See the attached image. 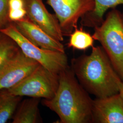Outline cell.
Returning a JSON list of instances; mask_svg holds the SVG:
<instances>
[{
	"mask_svg": "<svg viewBox=\"0 0 123 123\" xmlns=\"http://www.w3.org/2000/svg\"><path fill=\"white\" fill-rule=\"evenodd\" d=\"M92 101L68 66L59 74L54 96L43 103L57 114L59 123H92Z\"/></svg>",
	"mask_w": 123,
	"mask_h": 123,
	"instance_id": "2",
	"label": "cell"
},
{
	"mask_svg": "<svg viewBox=\"0 0 123 123\" xmlns=\"http://www.w3.org/2000/svg\"><path fill=\"white\" fill-rule=\"evenodd\" d=\"M95 6L92 12L82 18L84 26L94 28L100 25L104 21V16L109 9L123 5V0H94Z\"/></svg>",
	"mask_w": 123,
	"mask_h": 123,
	"instance_id": "12",
	"label": "cell"
},
{
	"mask_svg": "<svg viewBox=\"0 0 123 123\" xmlns=\"http://www.w3.org/2000/svg\"><path fill=\"white\" fill-rule=\"evenodd\" d=\"M122 17H123V12H122Z\"/></svg>",
	"mask_w": 123,
	"mask_h": 123,
	"instance_id": "19",
	"label": "cell"
},
{
	"mask_svg": "<svg viewBox=\"0 0 123 123\" xmlns=\"http://www.w3.org/2000/svg\"><path fill=\"white\" fill-rule=\"evenodd\" d=\"M68 43L69 48L79 50H85L93 46L92 36L83 29L76 27L70 35Z\"/></svg>",
	"mask_w": 123,
	"mask_h": 123,
	"instance_id": "15",
	"label": "cell"
},
{
	"mask_svg": "<svg viewBox=\"0 0 123 123\" xmlns=\"http://www.w3.org/2000/svg\"><path fill=\"white\" fill-rule=\"evenodd\" d=\"M71 67L85 90L96 98L119 93L123 84L101 46H93L90 54L73 59Z\"/></svg>",
	"mask_w": 123,
	"mask_h": 123,
	"instance_id": "1",
	"label": "cell"
},
{
	"mask_svg": "<svg viewBox=\"0 0 123 123\" xmlns=\"http://www.w3.org/2000/svg\"><path fill=\"white\" fill-rule=\"evenodd\" d=\"M119 93L120 97L122 98V100L123 102V84L122 85V86H121V87L120 88V90L119 91Z\"/></svg>",
	"mask_w": 123,
	"mask_h": 123,
	"instance_id": "18",
	"label": "cell"
},
{
	"mask_svg": "<svg viewBox=\"0 0 123 123\" xmlns=\"http://www.w3.org/2000/svg\"><path fill=\"white\" fill-rule=\"evenodd\" d=\"M92 37L105 51L123 81V19L122 12L113 8L101 24L94 28Z\"/></svg>",
	"mask_w": 123,
	"mask_h": 123,
	"instance_id": "3",
	"label": "cell"
},
{
	"mask_svg": "<svg viewBox=\"0 0 123 123\" xmlns=\"http://www.w3.org/2000/svg\"><path fill=\"white\" fill-rule=\"evenodd\" d=\"M22 97L10 94L3 90L0 91V123H6L12 118Z\"/></svg>",
	"mask_w": 123,
	"mask_h": 123,
	"instance_id": "13",
	"label": "cell"
},
{
	"mask_svg": "<svg viewBox=\"0 0 123 123\" xmlns=\"http://www.w3.org/2000/svg\"><path fill=\"white\" fill-rule=\"evenodd\" d=\"M92 123H123V102L119 93L93 100Z\"/></svg>",
	"mask_w": 123,
	"mask_h": 123,
	"instance_id": "9",
	"label": "cell"
},
{
	"mask_svg": "<svg viewBox=\"0 0 123 123\" xmlns=\"http://www.w3.org/2000/svg\"><path fill=\"white\" fill-rule=\"evenodd\" d=\"M58 85L59 74L39 65L19 84L3 90L14 96L49 99L54 96Z\"/></svg>",
	"mask_w": 123,
	"mask_h": 123,
	"instance_id": "5",
	"label": "cell"
},
{
	"mask_svg": "<svg viewBox=\"0 0 123 123\" xmlns=\"http://www.w3.org/2000/svg\"><path fill=\"white\" fill-rule=\"evenodd\" d=\"M13 23L19 31L33 44L43 49L65 53L61 42L49 35L31 22L27 16Z\"/></svg>",
	"mask_w": 123,
	"mask_h": 123,
	"instance_id": "10",
	"label": "cell"
},
{
	"mask_svg": "<svg viewBox=\"0 0 123 123\" xmlns=\"http://www.w3.org/2000/svg\"><path fill=\"white\" fill-rule=\"evenodd\" d=\"M20 50L16 42L0 31V70Z\"/></svg>",
	"mask_w": 123,
	"mask_h": 123,
	"instance_id": "14",
	"label": "cell"
},
{
	"mask_svg": "<svg viewBox=\"0 0 123 123\" xmlns=\"http://www.w3.org/2000/svg\"><path fill=\"white\" fill-rule=\"evenodd\" d=\"M40 64L20 50L0 70V91L12 88L21 82Z\"/></svg>",
	"mask_w": 123,
	"mask_h": 123,
	"instance_id": "7",
	"label": "cell"
},
{
	"mask_svg": "<svg viewBox=\"0 0 123 123\" xmlns=\"http://www.w3.org/2000/svg\"><path fill=\"white\" fill-rule=\"evenodd\" d=\"M0 31L12 39L26 57L53 73L59 74L68 66L65 53L43 49L33 44L19 31L13 22L10 23Z\"/></svg>",
	"mask_w": 123,
	"mask_h": 123,
	"instance_id": "4",
	"label": "cell"
},
{
	"mask_svg": "<svg viewBox=\"0 0 123 123\" xmlns=\"http://www.w3.org/2000/svg\"><path fill=\"white\" fill-rule=\"evenodd\" d=\"M26 16L24 0H9L8 18L10 22H17Z\"/></svg>",
	"mask_w": 123,
	"mask_h": 123,
	"instance_id": "16",
	"label": "cell"
},
{
	"mask_svg": "<svg viewBox=\"0 0 123 123\" xmlns=\"http://www.w3.org/2000/svg\"><path fill=\"white\" fill-rule=\"evenodd\" d=\"M39 98H31L19 104L12 117V123L41 122L38 105Z\"/></svg>",
	"mask_w": 123,
	"mask_h": 123,
	"instance_id": "11",
	"label": "cell"
},
{
	"mask_svg": "<svg viewBox=\"0 0 123 123\" xmlns=\"http://www.w3.org/2000/svg\"><path fill=\"white\" fill-rule=\"evenodd\" d=\"M59 21L64 36L70 35L80 18L92 12L94 0H47Z\"/></svg>",
	"mask_w": 123,
	"mask_h": 123,
	"instance_id": "6",
	"label": "cell"
},
{
	"mask_svg": "<svg viewBox=\"0 0 123 123\" xmlns=\"http://www.w3.org/2000/svg\"><path fill=\"white\" fill-rule=\"evenodd\" d=\"M9 0H0V30L9 24L8 3Z\"/></svg>",
	"mask_w": 123,
	"mask_h": 123,
	"instance_id": "17",
	"label": "cell"
},
{
	"mask_svg": "<svg viewBox=\"0 0 123 123\" xmlns=\"http://www.w3.org/2000/svg\"><path fill=\"white\" fill-rule=\"evenodd\" d=\"M26 16L49 35L60 42L64 34L55 15L49 12L43 0H24Z\"/></svg>",
	"mask_w": 123,
	"mask_h": 123,
	"instance_id": "8",
	"label": "cell"
}]
</instances>
